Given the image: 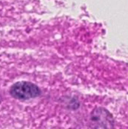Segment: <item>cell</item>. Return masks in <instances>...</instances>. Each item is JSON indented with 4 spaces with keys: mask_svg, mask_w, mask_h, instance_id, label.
<instances>
[{
    "mask_svg": "<svg viewBox=\"0 0 128 129\" xmlns=\"http://www.w3.org/2000/svg\"><path fill=\"white\" fill-rule=\"evenodd\" d=\"M91 122L94 129H111L112 128V118L103 109H97L93 112Z\"/></svg>",
    "mask_w": 128,
    "mask_h": 129,
    "instance_id": "2",
    "label": "cell"
},
{
    "mask_svg": "<svg viewBox=\"0 0 128 129\" xmlns=\"http://www.w3.org/2000/svg\"><path fill=\"white\" fill-rule=\"evenodd\" d=\"M10 93L12 97L19 100H29L35 98L41 94L38 87L28 82H19L15 83L11 88Z\"/></svg>",
    "mask_w": 128,
    "mask_h": 129,
    "instance_id": "1",
    "label": "cell"
}]
</instances>
